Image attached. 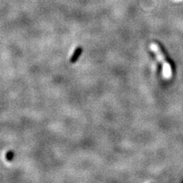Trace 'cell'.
<instances>
[{
  "label": "cell",
  "instance_id": "obj_1",
  "mask_svg": "<svg viewBox=\"0 0 183 183\" xmlns=\"http://www.w3.org/2000/svg\"><path fill=\"white\" fill-rule=\"evenodd\" d=\"M151 51L156 55L158 60L163 65V75L166 79H170L173 76V69L169 61L166 59V56L162 51L161 48L156 43H151L150 45Z\"/></svg>",
  "mask_w": 183,
  "mask_h": 183
},
{
  "label": "cell",
  "instance_id": "obj_2",
  "mask_svg": "<svg viewBox=\"0 0 183 183\" xmlns=\"http://www.w3.org/2000/svg\"><path fill=\"white\" fill-rule=\"evenodd\" d=\"M80 53H81V48H78V49L76 51L75 53H74V55H73V56L71 61H72V62H74V61H75L78 58V56H79V54H80Z\"/></svg>",
  "mask_w": 183,
  "mask_h": 183
}]
</instances>
